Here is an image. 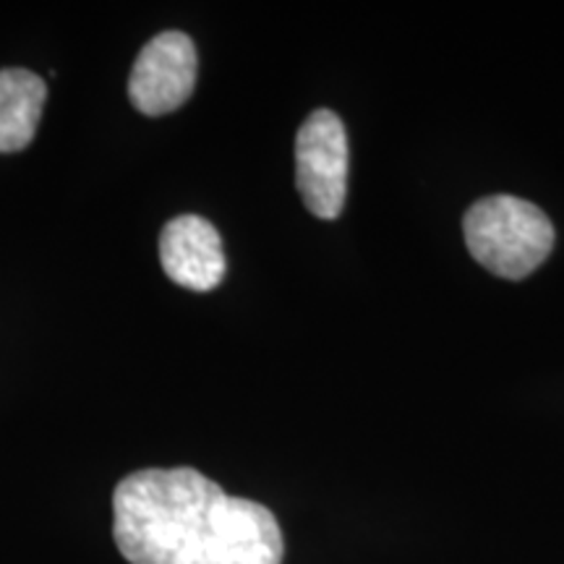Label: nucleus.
Instances as JSON below:
<instances>
[{
    "label": "nucleus",
    "instance_id": "423d86ee",
    "mask_svg": "<svg viewBox=\"0 0 564 564\" xmlns=\"http://www.w3.org/2000/svg\"><path fill=\"white\" fill-rule=\"evenodd\" d=\"M47 87L26 68L0 70V154L21 152L32 144L42 121Z\"/></svg>",
    "mask_w": 564,
    "mask_h": 564
},
{
    "label": "nucleus",
    "instance_id": "f257e3e1",
    "mask_svg": "<svg viewBox=\"0 0 564 564\" xmlns=\"http://www.w3.org/2000/svg\"><path fill=\"white\" fill-rule=\"evenodd\" d=\"M112 539L131 564H282L264 505L230 497L194 468H147L112 494Z\"/></svg>",
    "mask_w": 564,
    "mask_h": 564
},
{
    "label": "nucleus",
    "instance_id": "39448f33",
    "mask_svg": "<svg viewBox=\"0 0 564 564\" xmlns=\"http://www.w3.org/2000/svg\"><path fill=\"white\" fill-rule=\"evenodd\" d=\"M160 264L175 285L196 293L215 291L228 272L220 232L199 215H181L162 228Z\"/></svg>",
    "mask_w": 564,
    "mask_h": 564
},
{
    "label": "nucleus",
    "instance_id": "f03ea898",
    "mask_svg": "<svg viewBox=\"0 0 564 564\" xmlns=\"http://www.w3.org/2000/svg\"><path fill=\"white\" fill-rule=\"evenodd\" d=\"M465 243L474 259L505 280H523L554 249V225L518 196H486L465 212Z\"/></svg>",
    "mask_w": 564,
    "mask_h": 564
},
{
    "label": "nucleus",
    "instance_id": "20e7f679",
    "mask_svg": "<svg viewBox=\"0 0 564 564\" xmlns=\"http://www.w3.org/2000/svg\"><path fill=\"white\" fill-rule=\"evenodd\" d=\"M196 47L183 32H160L141 47L129 76L131 105L144 116H167L192 97Z\"/></svg>",
    "mask_w": 564,
    "mask_h": 564
},
{
    "label": "nucleus",
    "instance_id": "7ed1b4c3",
    "mask_svg": "<svg viewBox=\"0 0 564 564\" xmlns=\"http://www.w3.org/2000/svg\"><path fill=\"white\" fill-rule=\"evenodd\" d=\"M348 131L337 112L314 110L295 137V183L319 220H337L348 196Z\"/></svg>",
    "mask_w": 564,
    "mask_h": 564
}]
</instances>
